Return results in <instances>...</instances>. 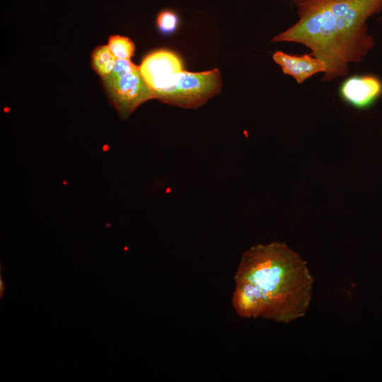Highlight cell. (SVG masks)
<instances>
[{
    "instance_id": "obj_1",
    "label": "cell",
    "mask_w": 382,
    "mask_h": 382,
    "mask_svg": "<svg viewBox=\"0 0 382 382\" xmlns=\"http://www.w3.org/2000/svg\"><path fill=\"white\" fill-rule=\"evenodd\" d=\"M299 20L272 42L301 44L321 60L322 80L330 82L349 74L374 47L367 19L382 12V0H292Z\"/></svg>"
},
{
    "instance_id": "obj_2",
    "label": "cell",
    "mask_w": 382,
    "mask_h": 382,
    "mask_svg": "<svg viewBox=\"0 0 382 382\" xmlns=\"http://www.w3.org/2000/svg\"><path fill=\"white\" fill-rule=\"evenodd\" d=\"M234 279L259 289L266 305L264 318L289 323L303 317L310 306L313 277L306 262L283 243L257 244L245 251Z\"/></svg>"
},
{
    "instance_id": "obj_3",
    "label": "cell",
    "mask_w": 382,
    "mask_h": 382,
    "mask_svg": "<svg viewBox=\"0 0 382 382\" xmlns=\"http://www.w3.org/2000/svg\"><path fill=\"white\" fill-rule=\"evenodd\" d=\"M221 79L217 69L175 75L173 84L156 93L155 98L183 108H197L220 91Z\"/></svg>"
},
{
    "instance_id": "obj_4",
    "label": "cell",
    "mask_w": 382,
    "mask_h": 382,
    "mask_svg": "<svg viewBox=\"0 0 382 382\" xmlns=\"http://www.w3.org/2000/svg\"><path fill=\"white\" fill-rule=\"evenodd\" d=\"M103 83L112 104L122 118L144 102L155 98L139 69Z\"/></svg>"
},
{
    "instance_id": "obj_5",
    "label": "cell",
    "mask_w": 382,
    "mask_h": 382,
    "mask_svg": "<svg viewBox=\"0 0 382 382\" xmlns=\"http://www.w3.org/2000/svg\"><path fill=\"white\" fill-rule=\"evenodd\" d=\"M139 71L156 93L173 84L176 74L184 71L180 58L174 52L160 50L148 54L139 66Z\"/></svg>"
},
{
    "instance_id": "obj_6",
    "label": "cell",
    "mask_w": 382,
    "mask_h": 382,
    "mask_svg": "<svg viewBox=\"0 0 382 382\" xmlns=\"http://www.w3.org/2000/svg\"><path fill=\"white\" fill-rule=\"evenodd\" d=\"M341 98L360 110L372 106L382 96V80L371 74L352 75L339 88Z\"/></svg>"
},
{
    "instance_id": "obj_7",
    "label": "cell",
    "mask_w": 382,
    "mask_h": 382,
    "mask_svg": "<svg viewBox=\"0 0 382 382\" xmlns=\"http://www.w3.org/2000/svg\"><path fill=\"white\" fill-rule=\"evenodd\" d=\"M272 58L284 74L293 77L301 84L313 75L325 71L324 63L311 53L291 55L282 51L275 52Z\"/></svg>"
},
{
    "instance_id": "obj_8",
    "label": "cell",
    "mask_w": 382,
    "mask_h": 382,
    "mask_svg": "<svg viewBox=\"0 0 382 382\" xmlns=\"http://www.w3.org/2000/svg\"><path fill=\"white\" fill-rule=\"evenodd\" d=\"M234 280L235 289L232 296V306L236 313L245 318H263L266 305L259 289L248 281Z\"/></svg>"
},
{
    "instance_id": "obj_9",
    "label": "cell",
    "mask_w": 382,
    "mask_h": 382,
    "mask_svg": "<svg viewBox=\"0 0 382 382\" xmlns=\"http://www.w3.org/2000/svg\"><path fill=\"white\" fill-rule=\"evenodd\" d=\"M116 60L108 45L98 47L91 55L92 66L102 79L111 73Z\"/></svg>"
},
{
    "instance_id": "obj_10",
    "label": "cell",
    "mask_w": 382,
    "mask_h": 382,
    "mask_svg": "<svg viewBox=\"0 0 382 382\" xmlns=\"http://www.w3.org/2000/svg\"><path fill=\"white\" fill-rule=\"evenodd\" d=\"M108 46L116 59H129L134 54V44L126 37L111 36L108 40Z\"/></svg>"
},
{
    "instance_id": "obj_11",
    "label": "cell",
    "mask_w": 382,
    "mask_h": 382,
    "mask_svg": "<svg viewBox=\"0 0 382 382\" xmlns=\"http://www.w3.org/2000/svg\"><path fill=\"white\" fill-rule=\"evenodd\" d=\"M180 24L178 14L170 9L161 11L156 17V25L163 35H170L177 30Z\"/></svg>"
},
{
    "instance_id": "obj_12",
    "label": "cell",
    "mask_w": 382,
    "mask_h": 382,
    "mask_svg": "<svg viewBox=\"0 0 382 382\" xmlns=\"http://www.w3.org/2000/svg\"><path fill=\"white\" fill-rule=\"evenodd\" d=\"M139 69V66L133 64L129 59H117L112 71L108 76L103 78V81H112Z\"/></svg>"
}]
</instances>
